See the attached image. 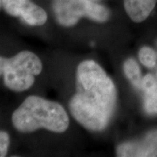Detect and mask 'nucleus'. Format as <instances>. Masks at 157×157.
I'll return each instance as SVG.
<instances>
[{
	"label": "nucleus",
	"instance_id": "10",
	"mask_svg": "<svg viewBox=\"0 0 157 157\" xmlns=\"http://www.w3.org/2000/svg\"><path fill=\"white\" fill-rule=\"evenodd\" d=\"M144 97V109L148 114H157V84L147 90Z\"/></svg>",
	"mask_w": 157,
	"mask_h": 157
},
{
	"label": "nucleus",
	"instance_id": "4",
	"mask_svg": "<svg viewBox=\"0 0 157 157\" xmlns=\"http://www.w3.org/2000/svg\"><path fill=\"white\" fill-rule=\"evenodd\" d=\"M53 12L57 22L62 26L75 25L82 17L98 23H105L110 17L106 6L92 0H53Z\"/></svg>",
	"mask_w": 157,
	"mask_h": 157
},
{
	"label": "nucleus",
	"instance_id": "6",
	"mask_svg": "<svg viewBox=\"0 0 157 157\" xmlns=\"http://www.w3.org/2000/svg\"><path fill=\"white\" fill-rule=\"evenodd\" d=\"M157 0H123L127 15L135 23L143 22L150 15Z\"/></svg>",
	"mask_w": 157,
	"mask_h": 157
},
{
	"label": "nucleus",
	"instance_id": "2",
	"mask_svg": "<svg viewBox=\"0 0 157 157\" xmlns=\"http://www.w3.org/2000/svg\"><path fill=\"white\" fill-rule=\"evenodd\" d=\"M13 127L21 133H32L45 128L64 133L69 127L67 113L60 104L36 95L28 96L13 112Z\"/></svg>",
	"mask_w": 157,
	"mask_h": 157
},
{
	"label": "nucleus",
	"instance_id": "1",
	"mask_svg": "<svg viewBox=\"0 0 157 157\" xmlns=\"http://www.w3.org/2000/svg\"><path fill=\"white\" fill-rule=\"evenodd\" d=\"M76 93L69 101L73 117L85 128H107L116 108L117 90L113 79L94 60L82 61L76 70Z\"/></svg>",
	"mask_w": 157,
	"mask_h": 157
},
{
	"label": "nucleus",
	"instance_id": "9",
	"mask_svg": "<svg viewBox=\"0 0 157 157\" xmlns=\"http://www.w3.org/2000/svg\"><path fill=\"white\" fill-rule=\"evenodd\" d=\"M139 59L140 63L147 68H153L157 62V53L148 46H143L139 51Z\"/></svg>",
	"mask_w": 157,
	"mask_h": 157
},
{
	"label": "nucleus",
	"instance_id": "13",
	"mask_svg": "<svg viewBox=\"0 0 157 157\" xmlns=\"http://www.w3.org/2000/svg\"><path fill=\"white\" fill-rule=\"evenodd\" d=\"M1 7H2V0H0V9H1Z\"/></svg>",
	"mask_w": 157,
	"mask_h": 157
},
{
	"label": "nucleus",
	"instance_id": "3",
	"mask_svg": "<svg viewBox=\"0 0 157 157\" xmlns=\"http://www.w3.org/2000/svg\"><path fill=\"white\" fill-rule=\"evenodd\" d=\"M42 72V62L30 51H22L11 58L0 56V76H4L7 88L24 92L32 87L35 76Z\"/></svg>",
	"mask_w": 157,
	"mask_h": 157
},
{
	"label": "nucleus",
	"instance_id": "8",
	"mask_svg": "<svg viewBox=\"0 0 157 157\" xmlns=\"http://www.w3.org/2000/svg\"><path fill=\"white\" fill-rule=\"evenodd\" d=\"M33 4L31 0H2V7L12 17H21L23 12Z\"/></svg>",
	"mask_w": 157,
	"mask_h": 157
},
{
	"label": "nucleus",
	"instance_id": "7",
	"mask_svg": "<svg viewBox=\"0 0 157 157\" xmlns=\"http://www.w3.org/2000/svg\"><path fill=\"white\" fill-rule=\"evenodd\" d=\"M123 70L125 75L128 78L132 85L136 88L140 89L141 78H141V72H140L138 63L136 62L135 59L129 58L124 62Z\"/></svg>",
	"mask_w": 157,
	"mask_h": 157
},
{
	"label": "nucleus",
	"instance_id": "5",
	"mask_svg": "<svg viewBox=\"0 0 157 157\" xmlns=\"http://www.w3.org/2000/svg\"><path fill=\"white\" fill-rule=\"evenodd\" d=\"M116 155L120 157L157 156V129L147 132L141 140L120 144L116 148Z\"/></svg>",
	"mask_w": 157,
	"mask_h": 157
},
{
	"label": "nucleus",
	"instance_id": "11",
	"mask_svg": "<svg viewBox=\"0 0 157 157\" xmlns=\"http://www.w3.org/2000/svg\"><path fill=\"white\" fill-rule=\"evenodd\" d=\"M10 146V136L6 131H0V157L6 156Z\"/></svg>",
	"mask_w": 157,
	"mask_h": 157
},
{
	"label": "nucleus",
	"instance_id": "14",
	"mask_svg": "<svg viewBox=\"0 0 157 157\" xmlns=\"http://www.w3.org/2000/svg\"><path fill=\"white\" fill-rule=\"evenodd\" d=\"M156 76H157V72H156Z\"/></svg>",
	"mask_w": 157,
	"mask_h": 157
},
{
	"label": "nucleus",
	"instance_id": "12",
	"mask_svg": "<svg viewBox=\"0 0 157 157\" xmlns=\"http://www.w3.org/2000/svg\"><path fill=\"white\" fill-rule=\"evenodd\" d=\"M157 84V81L155 78L152 74H147L143 78H141V86L140 89H142L144 92L147 90L151 89Z\"/></svg>",
	"mask_w": 157,
	"mask_h": 157
}]
</instances>
